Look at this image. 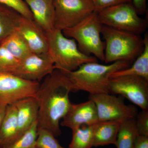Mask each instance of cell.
Returning a JSON list of instances; mask_svg holds the SVG:
<instances>
[{"mask_svg":"<svg viewBox=\"0 0 148 148\" xmlns=\"http://www.w3.org/2000/svg\"><path fill=\"white\" fill-rule=\"evenodd\" d=\"M71 82L64 72L55 69L44 79L35 98L38 104V128H45L55 137L61 135L60 122L71 105Z\"/></svg>","mask_w":148,"mask_h":148,"instance_id":"obj_1","label":"cell"},{"mask_svg":"<svg viewBox=\"0 0 148 148\" xmlns=\"http://www.w3.org/2000/svg\"><path fill=\"white\" fill-rule=\"evenodd\" d=\"M131 64L118 61L109 65L99 64L97 62L83 64L73 71L66 74L73 88V91H82L90 95L110 93L109 83L113 73L128 68Z\"/></svg>","mask_w":148,"mask_h":148,"instance_id":"obj_2","label":"cell"},{"mask_svg":"<svg viewBox=\"0 0 148 148\" xmlns=\"http://www.w3.org/2000/svg\"><path fill=\"white\" fill-rule=\"evenodd\" d=\"M46 34L47 53L55 69L67 73L77 70L86 63L98 62L95 56L82 52L75 40L66 37L61 30L54 29Z\"/></svg>","mask_w":148,"mask_h":148,"instance_id":"obj_3","label":"cell"},{"mask_svg":"<svg viewBox=\"0 0 148 148\" xmlns=\"http://www.w3.org/2000/svg\"><path fill=\"white\" fill-rule=\"evenodd\" d=\"M101 34L105 40V63L123 61L132 64L144 49V39L140 35L104 25Z\"/></svg>","mask_w":148,"mask_h":148,"instance_id":"obj_4","label":"cell"},{"mask_svg":"<svg viewBox=\"0 0 148 148\" xmlns=\"http://www.w3.org/2000/svg\"><path fill=\"white\" fill-rule=\"evenodd\" d=\"M103 26L98 14L94 12L77 25L62 32L66 37L75 40L83 53L104 61L105 43L101 38Z\"/></svg>","mask_w":148,"mask_h":148,"instance_id":"obj_5","label":"cell"},{"mask_svg":"<svg viewBox=\"0 0 148 148\" xmlns=\"http://www.w3.org/2000/svg\"><path fill=\"white\" fill-rule=\"evenodd\" d=\"M98 14L103 25L117 30L141 35L147 28V20L139 16L132 2L113 6Z\"/></svg>","mask_w":148,"mask_h":148,"instance_id":"obj_6","label":"cell"},{"mask_svg":"<svg viewBox=\"0 0 148 148\" xmlns=\"http://www.w3.org/2000/svg\"><path fill=\"white\" fill-rule=\"evenodd\" d=\"M54 28L63 31L74 27L95 12L92 0H53Z\"/></svg>","mask_w":148,"mask_h":148,"instance_id":"obj_7","label":"cell"},{"mask_svg":"<svg viewBox=\"0 0 148 148\" xmlns=\"http://www.w3.org/2000/svg\"><path fill=\"white\" fill-rule=\"evenodd\" d=\"M89 99L95 103L98 121H114L122 122L135 118L138 110L135 106L125 104L124 98L110 93L90 95Z\"/></svg>","mask_w":148,"mask_h":148,"instance_id":"obj_8","label":"cell"},{"mask_svg":"<svg viewBox=\"0 0 148 148\" xmlns=\"http://www.w3.org/2000/svg\"><path fill=\"white\" fill-rule=\"evenodd\" d=\"M110 93L127 98L142 110H148V80L135 76L111 78Z\"/></svg>","mask_w":148,"mask_h":148,"instance_id":"obj_9","label":"cell"},{"mask_svg":"<svg viewBox=\"0 0 148 148\" xmlns=\"http://www.w3.org/2000/svg\"><path fill=\"white\" fill-rule=\"evenodd\" d=\"M38 82L21 78L10 73H0V104L12 105L16 102L35 97L39 87Z\"/></svg>","mask_w":148,"mask_h":148,"instance_id":"obj_10","label":"cell"},{"mask_svg":"<svg viewBox=\"0 0 148 148\" xmlns=\"http://www.w3.org/2000/svg\"><path fill=\"white\" fill-rule=\"evenodd\" d=\"M55 69L48 53H31L20 60L17 68L12 74L27 80L39 82Z\"/></svg>","mask_w":148,"mask_h":148,"instance_id":"obj_11","label":"cell"},{"mask_svg":"<svg viewBox=\"0 0 148 148\" xmlns=\"http://www.w3.org/2000/svg\"><path fill=\"white\" fill-rule=\"evenodd\" d=\"M98 122L95 103L89 99L79 104H71L62 119L61 126L73 130L84 125H93Z\"/></svg>","mask_w":148,"mask_h":148,"instance_id":"obj_12","label":"cell"},{"mask_svg":"<svg viewBox=\"0 0 148 148\" xmlns=\"http://www.w3.org/2000/svg\"><path fill=\"white\" fill-rule=\"evenodd\" d=\"M32 53H47L46 34L32 19L22 16L16 29Z\"/></svg>","mask_w":148,"mask_h":148,"instance_id":"obj_13","label":"cell"},{"mask_svg":"<svg viewBox=\"0 0 148 148\" xmlns=\"http://www.w3.org/2000/svg\"><path fill=\"white\" fill-rule=\"evenodd\" d=\"M29 7L33 20L45 33L54 28V8L53 0H24Z\"/></svg>","mask_w":148,"mask_h":148,"instance_id":"obj_14","label":"cell"},{"mask_svg":"<svg viewBox=\"0 0 148 148\" xmlns=\"http://www.w3.org/2000/svg\"><path fill=\"white\" fill-rule=\"evenodd\" d=\"M14 104L16 110L18 123L17 138L38 121V104L35 97L24 98Z\"/></svg>","mask_w":148,"mask_h":148,"instance_id":"obj_15","label":"cell"},{"mask_svg":"<svg viewBox=\"0 0 148 148\" xmlns=\"http://www.w3.org/2000/svg\"><path fill=\"white\" fill-rule=\"evenodd\" d=\"M121 123L108 121H98L94 124L93 147L115 145Z\"/></svg>","mask_w":148,"mask_h":148,"instance_id":"obj_16","label":"cell"},{"mask_svg":"<svg viewBox=\"0 0 148 148\" xmlns=\"http://www.w3.org/2000/svg\"><path fill=\"white\" fill-rule=\"evenodd\" d=\"M17 135L16 108L14 104L8 105L0 128V148L16 140Z\"/></svg>","mask_w":148,"mask_h":148,"instance_id":"obj_17","label":"cell"},{"mask_svg":"<svg viewBox=\"0 0 148 148\" xmlns=\"http://www.w3.org/2000/svg\"><path fill=\"white\" fill-rule=\"evenodd\" d=\"M144 48L143 52L128 68L113 73L111 78L122 76H135L148 80V35L146 33L143 38Z\"/></svg>","mask_w":148,"mask_h":148,"instance_id":"obj_18","label":"cell"},{"mask_svg":"<svg viewBox=\"0 0 148 148\" xmlns=\"http://www.w3.org/2000/svg\"><path fill=\"white\" fill-rule=\"evenodd\" d=\"M22 16L13 9L0 4V43L16 31Z\"/></svg>","mask_w":148,"mask_h":148,"instance_id":"obj_19","label":"cell"},{"mask_svg":"<svg viewBox=\"0 0 148 148\" xmlns=\"http://www.w3.org/2000/svg\"><path fill=\"white\" fill-rule=\"evenodd\" d=\"M138 135L135 118L125 121L120 126L115 145L117 148H133Z\"/></svg>","mask_w":148,"mask_h":148,"instance_id":"obj_20","label":"cell"},{"mask_svg":"<svg viewBox=\"0 0 148 148\" xmlns=\"http://www.w3.org/2000/svg\"><path fill=\"white\" fill-rule=\"evenodd\" d=\"M0 44L19 60L32 53L25 41L16 30L3 40Z\"/></svg>","mask_w":148,"mask_h":148,"instance_id":"obj_21","label":"cell"},{"mask_svg":"<svg viewBox=\"0 0 148 148\" xmlns=\"http://www.w3.org/2000/svg\"><path fill=\"white\" fill-rule=\"evenodd\" d=\"M93 125H84L72 130L73 135L69 148H92L93 147Z\"/></svg>","mask_w":148,"mask_h":148,"instance_id":"obj_22","label":"cell"},{"mask_svg":"<svg viewBox=\"0 0 148 148\" xmlns=\"http://www.w3.org/2000/svg\"><path fill=\"white\" fill-rule=\"evenodd\" d=\"M38 121L16 140L2 148H35Z\"/></svg>","mask_w":148,"mask_h":148,"instance_id":"obj_23","label":"cell"},{"mask_svg":"<svg viewBox=\"0 0 148 148\" xmlns=\"http://www.w3.org/2000/svg\"><path fill=\"white\" fill-rule=\"evenodd\" d=\"M52 132L47 130L38 128L35 148H64Z\"/></svg>","mask_w":148,"mask_h":148,"instance_id":"obj_24","label":"cell"},{"mask_svg":"<svg viewBox=\"0 0 148 148\" xmlns=\"http://www.w3.org/2000/svg\"><path fill=\"white\" fill-rule=\"evenodd\" d=\"M20 60L14 57L0 44V73H12L17 68Z\"/></svg>","mask_w":148,"mask_h":148,"instance_id":"obj_25","label":"cell"},{"mask_svg":"<svg viewBox=\"0 0 148 148\" xmlns=\"http://www.w3.org/2000/svg\"><path fill=\"white\" fill-rule=\"evenodd\" d=\"M0 4L9 7L22 16L33 20L32 12L24 0H0Z\"/></svg>","mask_w":148,"mask_h":148,"instance_id":"obj_26","label":"cell"},{"mask_svg":"<svg viewBox=\"0 0 148 148\" xmlns=\"http://www.w3.org/2000/svg\"><path fill=\"white\" fill-rule=\"evenodd\" d=\"M138 135L148 136V110H142L135 117Z\"/></svg>","mask_w":148,"mask_h":148,"instance_id":"obj_27","label":"cell"},{"mask_svg":"<svg viewBox=\"0 0 148 148\" xmlns=\"http://www.w3.org/2000/svg\"><path fill=\"white\" fill-rule=\"evenodd\" d=\"M95 12H101L105 9L123 3L132 2V0H92Z\"/></svg>","mask_w":148,"mask_h":148,"instance_id":"obj_28","label":"cell"},{"mask_svg":"<svg viewBox=\"0 0 148 148\" xmlns=\"http://www.w3.org/2000/svg\"><path fill=\"white\" fill-rule=\"evenodd\" d=\"M147 0H132V3L138 14H144L147 11Z\"/></svg>","mask_w":148,"mask_h":148,"instance_id":"obj_29","label":"cell"},{"mask_svg":"<svg viewBox=\"0 0 148 148\" xmlns=\"http://www.w3.org/2000/svg\"><path fill=\"white\" fill-rule=\"evenodd\" d=\"M133 148H148V136L138 135Z\"/></svg>","mask_w":148,"mask_h":148,"instance_id":"obj_30","label":"cell"},{"mask_svg":"<svg viewBox=\"0 0 148 148\" xmlns=\"http://www.w3.org/2000/svg\"><path fill=\"white\" fill-rule=\"evenodd\" d=\"M7 106L5 104H0V128Z\"/></svg>","mask_w":148,"mask_h":148,"instance_id":"obj_31","label":"cell"}]
</instances>
